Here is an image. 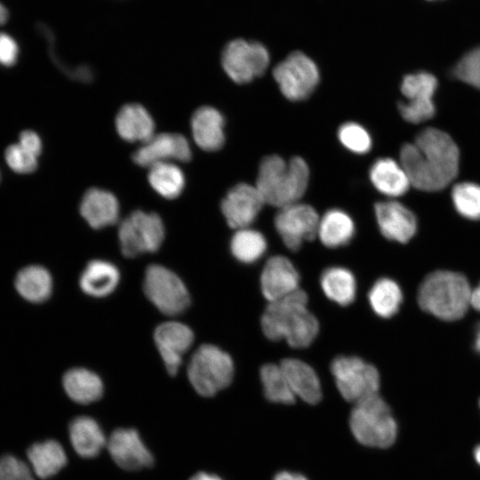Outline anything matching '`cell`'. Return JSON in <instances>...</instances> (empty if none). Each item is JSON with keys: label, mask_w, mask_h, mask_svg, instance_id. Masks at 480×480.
I'll return each instance as SVG.
<instances>
[{"label": "cell", "mask_w": 480, "mask_h": 480, "mask_svg": "<svg viewBox=\"0 0 480 480\" xmlns=\"http://www.w3.org/2000/svg\"><path fill=\"white\" fill-rule=\"evenodd\" d=\"M459 148L446 132L436 128H426L414 143L404 144L400 150V164L410 184L428 192L447 187L459 171Z\"/></svg>", "instance_id": "1"}, {"label": "cell", "mask_w": 480, "mask_h": 480, "mask_svg": "<svg viewBox=\"0 0 480 480\" xmlns=\"http://www.w3.org/2000/svg\"><path fill=\"white\" fill-rule=\"evenodd\" d=\"M308 295L299 289L269 302L260 319L264 335L270 340H284L294 348L311 345L319 332L316 317L308 308Z\"/></svg>", "instance_id": "2"}, {"label": "cell", "mask_w": 480, "mask_h": 480, "mask_svg": "<svg viewBox=\"0 0 480 480\" xmlns=\"http://www.w3.org/2000/svg\"><path fill=\"white\" fill-rule=\"evenodd\" d=\"M309 180L306 161L294 156L287 163L277 155L264 157L259 167L256 188L266 204L282 208L300 202Z\"/></svg>", "instance_id": "3"}, {"label": "cell", "mask_w": 480, "mask_h": 480, "mask_svg": "<svg viewBox=\"0 0 480 480\" xmlns=\"http://www.w3.org/2000/svg\"><path fill=\"white\" fill-rule=\"evenodd\" d=\"M471 289L467 278L456 272L436 270L428 274L418 291L422 310L444 321L461 318L471 306Z\"/></svg>", "instance_id": "4"}, {"label": "cell", "mask_w": 480, "mask_h": 480, "mask_svg": "<svg viewBox=\"0 0 480 480\" xmlns=\"http://www.w3.org/2000/svg\"><path fill=\"white\" fill-rule=\"evenodd\" d=\"M349 427L359 444L372 448H388L397 436L396 421L379 394L355 404L349 416Z\"/></svg>", "instance_id": "5"}, {"label": "cell", "mask_w": 480, "mask_h": 480, "mask_svg": "<svg viewBox=\"0 0 480 480\" xmlns=\"http://www.w3.org/2000/svg\"><path fill=\"white\" fill-rule=\"evenodd\" d=\"M234 364L220 348L204 344L190 358L188 377L194 389L203 396H212L232 381Z\"/></svg>", "instance_id": "6"}, {"label": "cell", "mask_w": 480, "mask_h": 480, "mask_svg": "<svg viewBox=\"0 0 480 480\" xmlns=\"http://www.w3.org/2000/svg\"><path fill=\"white\" fill-rule=\"evenodd\" d=\"M331 372L340 394L348 402L356 404L379 394L378 370L358 356L335 357L331 363Z\"/></svg>", "instance_id": "7"}, {"label": "cell", "mask_w": 480, "mask_h": 480, "mask_svg": "<svg viewBox=\"0 0 480 480\" xmlns=\"http://www.w3.org/2000/svg\"><path fill=\"white\" fill-rule=\"evenodd\" d=\"M118 237L122 252L126 257L154 252L164 240V223L156 213L135 211L120 224Z\"/></svg>", "instance_id": "8"}, {"label": "cell", "mask_w": 480, "mask_h": 480, "mask_svg": "<svg viewBox=\"0 0 480 480\" xmlns=\"http://www.w3.org/2000/svg\"><path fill=\"white\" fill-rule=\"evenodd\" d=\"M273 77L283 95L292 101L308 98L319 83L316 64L301 52H293L273 69Z\"/></svg>", "instance_id": "9"}, {"label": "cell", "mask_w": 480, "mask_h": 480, "mask_svg": "<svg viewBox=\"0 0 480 480\" xmlns=\"http://www.w3.org/2000/svg\"><path fill=\"white\" fill-rule=\"evenodd\" d=\"M269 61V53L263 44L244 39L230 41L221 54L224 71L237 84H246L262 76Z\"/></svg>", "instance_id": "10"}, {"label": "cell", "mask_w": 480, "mask_h": 480, "mask_svg": "<svg viewBox=\"0 0 480 480\" xmlns=\"http://www.w3.org/2000/svg\"><path fill=\"white\" fill-rule=\"evenodd\" d=\"M143 288L148 300L165 315L180 314L189 305V294L183 282L163 266L151 265L147 268Z\"/></svg>", "instance_id": "11"}, {"label": "cell", "mask_w": 480, "mask_h": 480, "mask_svg": "<svg viewBox=\"0 0 480 480\" xmlns=\"http://www.w3.org/2000/svg\"><path fill=\"white\" fill-rule=\"evenodd\" d=\"M437 84L436 76L426 71L409 74L403 78L401 92L406 101L398 103V110L405 121L418 124L435 116L433 97Z\"/></svg>", "instance_id": "12"}, {"label": "cell", "mask_w": 480, "mask_h": 480, "mask_svg": "<svg viewBox=\"0 0 480 480\" xmlns=\"http://www.w3.org/2000/svg\"><path fill=\"white\" fill-rule=\"evenodd\" d=\"M319 219L311 205L298 202L280 208L274 224L285 246L296 252L305 241L317 236Z\"/></svg>", "instance_id": "13"}, {"label": "cell", "mask_w": 480, "mask_h": 480, "mask_svg": "<svg viewBox=\"0 0 480 480\" xmlns=\"http://www.w3.org/2000/svg\"><path fill=\"white\" fill-rule=\"evenodd\" d=\"M191 148L187 139L179 133L154 134L134 152L133 161L148 167L172 160L187 162L191 158Z\"/></svg>", "instance_id": "14"}, {"label": "cell", "mask_w": 480, "mask_h": 480, "mask_svg": "<svg viewBox=\"0 0 480 480\" xmlns=\"http://www.w3.org/2000/svg\"><path fill=\"white\" fill-rule=\"evenodd\" d=\"M266 204L256 186L239 183L227 193L221 202V212L229 227L248 228Z\"/></svg>", "instance_id": "15"}, {"label": "cell", "mask_w": 480, "mask_h": 480, "mask_svg": "<svg viewBox=\"0 0 480 480\" xmlns=\"http://www.w3.org/2000/svg\"><path fill=\"white\" fill-rule=\"evenodd\" d=\"M108 451L117 466L125 470L151 467L154 458L133 428H117L107 441Z\"/></svg>", "instance_id": "16"}, {"label": "cell", "mask_w": 480, "mask_h": 480, "mask_svg": "<svg viewBox=\"0 0 480 480\" xmlns=\"http://www.w3.org/2000/svg\"><path fill=\"white\" fill-rule=\"evenodd\" d=\"M300 274L292 262L282 255L270 257L260 275V289L268 302L284 298L300 289Z\"/></svg>", "instance_id": "17"}, {"label": "cell", "mask_w": 480, "mask_h": 480, "mask_svg": "<svg viewBox=\"0 0 480 480\" xmlns=\"http://www.w3.org/2000/svg\"><path fill=\"white\" fill-rule=\"evenodd\" d=\"M154 339L166 370L171 375H175L183 355L193 343V332L182 323L165 322L157 326Z\"/></svg>", "instance_id": "18"}, {"label": "cell", "mask_w": 480, "mask_h": 480, "mask_svg": "<svg viewBox=\"0 0 480 480\" xmlns=\"http://www.w3.org/2000/svg\"><path fill=\"white\" fill-rule=\"evenodd\" d=\"M374 212L380 230L387 239L404 244L415 235L416 217L401 203L379 202L375 204Z\"/></svg>", "instance_id": "19"}, {"label": "cell", "mask_w": 480, "mask_h": 480, "mask_svg": "<svg viewBox=\"0 0 480 480\" xmlns=\"http://www.w3.org/2000/svg\"><path fill=\"white\" fill-rule=\"evenodd\" d=\"M279 365L295 396L309 404L320 402L321 382L317 373L308 364L298 358H285Z\"/></svg>", "instance_id": "20"}, {"label": "cell", "mask_w": 480, "mask_h": 480, "mask_svg": "<svg viewBox=\"0 0 480 480\" xmlns=\"http://www.w3.org/2000/svg\"><path fill=\"white\" fill-rule=\"evenodd\" d=\"M224 125V117L218 109L210 106L201 107L191 118L193 139L200 148L216 151L225 141Z\"/></svg>", "instance_id": "21"}, {"label": "cell", "mask_w": 480, "mask_h": 480, "mask_svg": "<svg viewBox=\"0 0 480 480\" xmlns=\"http://www.w3.org/2000/svg\"><path fill=\"white\" fill-rule=\"evenodd\" d=\"M80 212L92 228H101L116 222L119 204L109 191L92 188L84 193L80 204Z\"/></svg>", "instance_id": "22"}, {"label": "cell", "mask_w": 480, "mask_h": 480, "mask_svg": "<svg viewBox=\"0 0 480 480\" xmlns=\"http://www.w3.org/2000/svg\"><path fill=\"white\" fill-rule=\"evenodd\" d=\"M118 134L124 140L145 142L155 133V124L148 110L140 104L124 105L116 117Z\"/></svg>", "instance_id": "23"}, {"label": "cell", "mask_w": 480, "mask_h": 480, "mask_svg": "<svg viewBox=\"0 0 480 480\" xmlns=\"http://www.w3.org/2000/svg\"><path fill=\"white\" fill-rule=\"evenodd\" d=\"M370 180L381 194L396 197L404 195L411 184L401 164L391 158H380L371 166Z\"/></svg>", "instance_id": "24"}, {"label": "cell", "mask_w": 480, "mask_h": 480, "mask_svg": "<svg viewBox=\"0 0 480 480\" xmlns=\"http://www.w3.org/2000/svg\"><path fill=\"white\" fill-rule=\"evenodd\" d=\"M73 448L83 458L97 456L107 445V439L95 420L87 416L74 419L68 427Z\"/></svg>", "instance_id": "25"}, {"label": "cell", "mask_w": 480, "mask_h": 480, "mask_svg": "<svg viewBox=\"0 0 480 480\" xmlns=\"http://www.w3.org/2000/svg\"><path fill=\"white\" fill-rule=\"evenodd\" d=\"M355 230L354 221L347 212L331 209L319 219L317 236L326 247L338 248L351 241Z\"/></svg>", "instance_id": "26"}, {"label": "cell", "mask_w": 480, "mask_h": 480, "mask_svg": "<svg viewBox=\"0 0 480 480\" xmlns=\"http://www.w3.org/2000/svg\"><path fill=\"white\" fill-rule=\"evenodd\" d=\"M27 456L36 475L46 479L56 475L67 464V455L61 444L55 440L33 444Z\"/></svg>", "instance_id": "27"}, {"label": "cell", "mask_w": 480, "mask_h": 480, "mask_svg": "<svg viewBox=\"0 0 480 480\" xmlns=\"http://www.w3.org/2000/svg\"><path fill=\"white\" fill-rule=\"evenodd\" d=\"M118 282V269L113 264L99 260L89 262L80 277L81 289L97 298L110 294Z\"/></svg>", "instance_id": "28"}, {"label": "cell", "mask_w": 480, "mask_h": 480, "mask_svg": "<svg viewBox=\"0 0 480 480\" xmlns=\"http://www.w3.org/2000/svg\"><path fill=\"white\" fill-rule=\"evenodd\" d=\"M320 285L324 295L340 305L351 304L356 294V282L353 273L343 267H330L324 270Z\"/></svg>", "instance_id": "29"}, {"label": "cell", "mask_w": 480, "mask_h": 480, "mask_svg": "<svg viewBox=\"0 0 480 480\" xmlns=\"http://www.w3.org/2000/svg\"><path fill=\"white\" fill-rule=\"evenodd\" d=\"M63 387L73 401L83 404L99 400L103 393L100 378L83 368L68 371L63 376Z\"/></svg>", "instance_id": "30"}, {"label": "cell", "mask_w": 480, "mask_h": 480, "mask_svg": "<svg viewBox=\"0 0 480 480\" xmlns=\"http://www.w3.org/2000/svg\"><path fill=\"white\" fill-rule=\"evenodd\" d=\"M15 288L19 294L30 302H43L52 293V280L42 266L32 265L22 268L16 276Z\"/></svg>", "instance_id": "31"}, {"label": "cell", "mask_w": 480, "mask_h": 480, "mask_svg": "<svg viewBox=\"0 0 480 480\" xmlns=\"http://www.w3.org/2000/svg\"><path fill=\"white\" fill-rule=\"evenodd\" d=\"M368 300L377 316L389 318L398 311L403 293L396 281L383 277L373 284L368 293Z\"/></svg>", "instance_id": "32"}, {"label": "cell", "mask_w": 480, "mask_h": 480, "mask_svg": "<svg viewBox=\"0 0 480 480\" xmlns=\"http://www.w3.org/2000/svg\"><path fill=\"white\" fill-rule=\"evenodd\" d=\"M267 247L265 236L249 227L236 229L230 242L233 256L244 264H252L260 260L265 254Z\"/></svg>", "instance_id": "33"}, {"label": "cell", "mask_w": 480, "mask_h": 480, "mask_svg": "<svg viewBox=\"0 0 480 480\" xmlns=\"http://www.w3.org/2000/svg\"><path fill=\"white\" fill-rule=\"evenodd\" d=\"M148 178L153 189L168 199L180 196L185 184L182 171L172 162L160 163L151 166Z\"/></svg>", "instance_id": "34"}, {"label": "cell", "mask_w": 480, "mask_h": 480, "mask_svg": "<svg viewBox=\"0 0 480 480\" xmlns=\"http://www.w3.org/2000/svg\"><path fill=\"white\" fill-rule=\"evenodd\" d=\"M260 377L265 397L272 403L292 404L296 396L279 364H267L260 368Z\"/></svg>", "instance_id": "35"}, {"label": "cell", "mask_w": 480, "mask_h": 480, "mask_svg": "<svg viewBox=\"0 0 480 480\" xmlns=\"http://www.w3.org/2000/svg\"><path fill=\"white\" fill-rule=\"evenodd\" d=\"M452 200L460 215L471 220H480V186L473 182L456 184L452 190Z\"/></svg>", "instance_id": "36"}, {"label": "cell", "mask_w": 480, "mask_h": 480, "mask_svg": "<svg viewBox=\"0 0 480 480\" xmlns=\"http://www.w3.org/2000/svg\"><path fill=\"white\" fill-rule=\"evenodd\" d=\"M341 144L349 151L356 154H365L372 148V138L361 124L349 122L343 124L338 131Z\"/></svg>", "instance_id": "37"}, {"label": "cell", "mask_w": 480, "mask_h": 480, "mask_svg": "<svg viewBox=\"0 0 480 480\" xmlns=\"http://www.w3.org/2000/svg\"><path fill=\"white\" fill-rule=\"evenodd\" d=\"M452 75L457 79L480 89V46L467 52L455 65Z\"/></svg>", "instance_id": "38"}, {"label": "cell", "mask_w": 480, "mask_h": 480, "mask_svg": "<svg viewBox=\"0 0 480 480\" xmlns=\"http://www.w3.org/2000/svg\"><path fill=\"white\" fill-rule=\"evenodd\" d=\"M9 167L18 173H29L37 167V157L19 143L9 146L4 153Z\"/></svg>", "instance_id": "39"}, {"label": "cell", "mask_w": 480, "mask_h": 480, "mask_svg": "<svg viewBox=\"0 0 480 480\" xmlns=\"http://www.w3.org/2000/svg\"><path fill=\"white\" fill-rule=\"evenodd\" d=\"M0 480H34V478L24 461L6 454L0 457Z\"/></svg>", "instance_id": "40"}, {"label": "cell", "mask_w": 480, "mask_h": 480, "mask_svg": "<svg viewBox=\"0 0 480 480\" xmlns=\"http://www.w3.org/2000/svg\"><path fill=\"white\" fill-rule=\"evenodd\" d=\"M18 53L19 48L15 40L7 34L0 33V64L7 67L13 65Z\"/></svg>", "instance_id": "41"}, {"label": "cell", "mask_w": 480, "mask_h": 480, "mask_svg": "<svg viewBox=\"0 0 480 480\" xmlns=\"http://www.w3.org/2000/svg\"><path fill=\"white\" fill-rule=\"evenodd\" d=\"M18 143L32 154L39 156L42 150V142L39 136L35 132H22L20 135Z\"/></svg>", "instance_id": "42"}, {"label": "cell", "mask_w": 480, "mask_h": 480, "mask_svg": "<svg viewBox=\"0 0 480 480\" xmlns=\"http://www.w3.org/2000/svg\"><path fill=\"white\" fill-rule=\"evenodd\" d=\"M273 480H308L305 476L300 473L281 471L276 474Z\"/></svg>", "instance_id": "43"}, {"label": "cell", "mask_w": 480, "mask_h": 480, "mask_svg": "<svg viewBox=\"0 0 480 480\" xmlns=\"http://www.w3.org/2000/svg\"><path fill=\"white\" fill-rule=\"evenodd\" d=\"M471 306L480 311V283L475 287L471 292Z\"/></svg>", "instance_id": "44"}, {"label": "cell", "mask_w": 480, "mask_h": 480, "mask_svg": "<svg viewBox=\"0 0 480 480\" xmlns=\"http://www.w3.org/2000/svg\"><path fill=\"white\" fill-rule=\"evenodd\" d=\"M189 480H222L216 475L209 474L205 472H199L193 476Z\"/></svg>", "instance_id": "45"}, {"label": "cell", "mask_w": 480, "mask_h": 480, "mask_svg": "<svg viewBox=\"0 0 480 480\" xmlns=\"http://www.w3.org/2000/svg\"><path fill=\"white\" fill-rule=\"evenodd\" d=\"M474 349L480 355V322L476 325L474 334Z\"/></svg>", "instance_id": "46"}, {"label": "cell", "mask_w": 480, "mask_h": 480, "mask_svg": "<svg viewBox=\"0 0 480 480\" xmlns=\"http://www.w3.org/2000/svg\"><path fill=\"white\" fill-rule=\"evenodd\" d=\"M8 20V11L7 9L0 3V26L4 25Z\"/></svg>", "instance_id": "47"}, {"label": "cell", "mask_w": 480, "mask_h": 480, "mask_svg": "<svg viewBox=\"0 0 480 480\" xmlns=\"http://www.w3.org/2000/svg\"><path fill=\"white\" fill-rule=\"evenodd\" d=\"M474 456H475L476 461L480 465V445L476 447L474 451Z\"/></svg>", "instance_id": "48"}, {"label": "cell", "mask_w": 480, "mask_h": 480, "mask_svg": "<svg viewBox=\"0 0 480 480\" xmlns=\"http://www.w3.org/2000/svg\"><path fill=\"white\" fill-rule=\"evenodd\" d=\"M479 405H480V401H479Z\"/></svg>", "instance_id": "49"}]
</instances>
